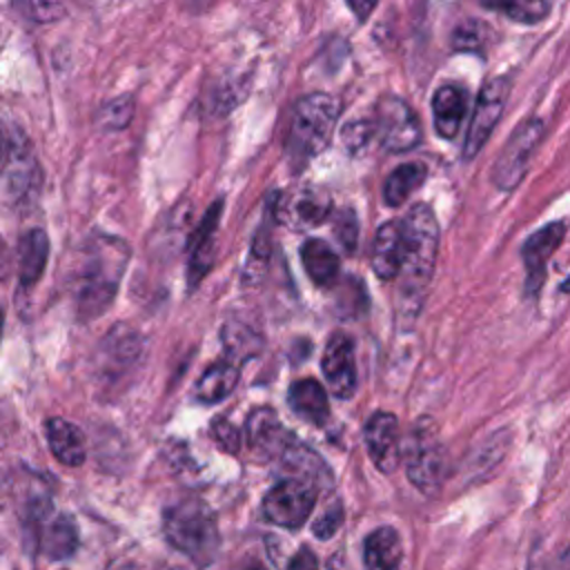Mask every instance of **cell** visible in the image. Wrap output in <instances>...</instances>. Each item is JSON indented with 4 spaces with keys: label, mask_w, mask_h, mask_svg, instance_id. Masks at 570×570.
Instances as JSON below:
<instances>
[{
    "label": "cell",
    "mask_w": 570,
    "mask_h": 570,
    "mask_svg": "<svg viewBox=\"0 0 570 570\" xmlns=\"http://www.w3.org/2000/svg\"><path fill=\"white\" fill-rule=\"evenodd\" d=\"M287 401L294 414L312 425H323L330 419L327 392L314 379H301L292 383Z\"/></svg>",
    "instance_id": "20"
},
{
    "label": "cell",
    "mask_w": 570,
    "mask_h": 570,
    "mask_svg": "<svg viewBox=\"0 0 570 570\" xmlns=\"http://www.w3.org/2000/svg\"><path fill=\"white\" fill-rule=\"evenodd\" d=\"M490 42H492V29L479 20H465L452 33V47L456 51L483 53Z\"/></svg>",
    "instance_id": "27"
},
{
    "label": "cell",
    "mask_w": 570,
    "mask_h": 570,
    "mask_svg": "<svg viewBox=\"0 0 570 570\" xmlns=\"http://www.w3.org/2000/svg\"><path fill=\"white\" fill-rule=\"evenodd\" d=\"M78 548V530L71 517L58 514L51 523H47L42 534V550L51 559H65L73 554Z\"/></svg>",
    "instance_id": "26"
},
{
    "label": "cell",
    "mask_w": 570,
    "mask_h": 570,
    "mask_svg": "<svg viewBox=\"0 0 570 570\" xmlns=\"http://www.w3.org/2000/svg\"><path fill=\"white\" fill-rule=\"evenodd\" d=\"M374 134L392 154H403L421 142V122L414 109L399 96H383L374 107Z\"/></svg>",
    "instance_id": "6"
},
{
    "label": "cell",
    "mask_w": 570,
    "mask_h": 570,
    "mask_svg": "<svg viewBox=\"0 0 570 570\" xmlns=\"http://www.w3.org/2000/svg\"><path fill=\"white\" fill-rule=\"evenodd\" d=\"M45 432H47V441H49V450L51 454L69 468H76L85 461L87 456V448H85V436L80 432V428H76L73 423H69L67 419L53 416L45 423Z\"/></svg>",
    "instance_id": "17"
},
{
    "label": "cell",
    "mask_w": 570,
    "mask_h": 570,
    "mask_svg": "<svg viewBox=\"0 0 570 570\" xmlns=\"http://www.w3.org/2000/svg\"><path fill=\"white\" fill-rule=\"evenodd\" d=\"M4 151H7V142H4V136H2V131H0V163H2V158H4Z\"/></svg>",
    "instance_id": "36"
},
{
    "label": "cell",
    "mask_w": 570,
    "mask_h": 570,
    "mask_svg": "<svg viewBox=\"0 0 570 570\" xmlns=\"http://www.w3.org/2000/svg\"><path fill=\"white\" fill-rule=\"evenodd\" d=\"M2 327H4V312L0 307V338H2Z\"/></svg>",
    "instance_id": "37"
},
{
    "label": "cell",
    "mask_w": 570,
    "mask_h": 570,
    "mask_svg": "<svg viewBox=\"0 0 570 570\" xmlns=\"http://www.w3.org/2000/svg\"><path fill=\"white\" fill-rule=\"evenodd\" d=\"M165 539L187 554L191 561L207 566L218 554V525L207 503L198 499H185L171 505L163 517Z\"/></svg>",
    "instance_id": "3"
},
{
    "label": "cell",
    "mask_w": 570,
    "mask_h": 570,
    "mask_svg": "<svg viewBox=\"0 0 570 570\" xmlns=\"http://www.w3.org/2000/svg\"><path fill=\"white\" fill-rule=\"evenodd\" d=\"M428 174V167L423 163H405V165H399L385 180V187H383V196H385V203L392 205V207H399L407 200V196L421 187L423 178Z\"/></svg>",
    "instance_id": "25"
},
{
    "label": "cell",
    "mask_w": 570,
    "mask_h": 570,
    "mask_svg": "<svg viewBox=\"0 0 570 570\" xmlns=\"http://www.w3.org/2000/svg\"><path fill=\"white\" fill-rule=\"evenodd\" d=\"M220 212H223V200H216L198 223L191 252H189V265H187L189 287H198V283L203 281V276L209 272L214 263V234L218 227Z\"/></svg>",
    "instance_id": "15"
},
{
    "label": "cell",
    "mask_w": 570,
    "mask_h": 570,
    "mask_svg": "<svg viewBox=\"0 0 570 570\" xmlns=\"http://www.w3.org/2000/svg\"><path fill=\"white\" fill-rule=\"evenodd\" d=\"M134 116V100L131 96H118L109 102H105L98 111V125L102 129H125Z\"/></svg>",
    "instance_id": "29"
},
{
    "label": "cell",
    "mask_w": 570,
    "mask_h": 570,
    "mask_svg": "<svg viewBox=\"0 0 570 570\" xmlns=\"http://www.w3.org/2000/svg\"><path fill=\"white\" fill-rule=\"evenodd\" d=\"M365 445L374 465L390 474L401 461L399 419L390 412H376L365 423Z\"/></svg>",
    "instance_id": "12"
},
{
    "label": "cell",
    "mask_w": 570,
    "mask_h": 570,
    "mask_svg": "<svg viewBox=\"0 0 570 570\" xmlns=\"http://www.w3.org/2000/svg\"><path fill=\"white\" fill-rule=\"evenodd\" d=\"M287 570H318V559L309 548H301L287 563Z\"/></svg>",
    "instance_id": "34"
},
{
    "label": "cell",
    "mask_w": 570,
    "mask_h": 570,
    "mask_svg": "<svg viewBox=\"0 0 570 570\" xmlns=\"http://www.w3.org/2000/svg\"><path fill=\"white\" fill-rule=\"evenodd\" d=\"M254 570H258V568H254Z\"/></svg>",
    "instance_id": "38"
},
{
    "label": "cell",
    "mask_w": 570,
    "mask_h": 570,
    "mask_svg": "<svg viewBox=\"0 0 570 570\" xmlns=\"http://www.w3.org/2000/svg\"><path fill=\"white\" fill-rule=\"evenodd\" d=\"M247 441L263 456H281L294 443V436L281 428L272 407H258L247 416Z\"/></svg>",
    "instance_id": "14"
},
{
    "label": "cell",
    "mask_w": 570,
    "mask_h": 570,
    "mask_svg": "<svg viewBox=\"0 0 570 570\" xmlns=\"http://www.w3.org/2000/svg\"><path fill=\"white\" fill-rule=\"evenodd\" d=\"M403 265V229L401 220L383 223L372 243V269L379 278L392 281Z\"/></svg>",
    "instance_id": "16"
},
{
    "label": "cell",
    "mask_w": 570,
    "mask_h": 570,
    "mask_svg": "<svg viewBox=\"0 0 570 570\" xmlns=\"http://www.w3.org/2000/svg\"><path fill=\"white\" fill-rule=\"evenodd\" d=\"M434 129L441 138H454L465 116V91L456 85H441L432 96Z\"/></svg>",
    "instance_id": "19"
},
{
    "label": "cell",
    "mask_w": 570,
    "mask_h": 570,
    "mask_svg": "<svg viewBox=\"0 0 570 570\" xmlns=\"http://www.w3.org/2000/svg\"><path fill=\"white\" fill-rule=\"evenodd\" d=\"M49 258V238L42 229H29L20 238V249H18V278L20 287L29 289L33 287L40 276L45 274Z\"/></svg>",
    "instance_id": "21"
},
{
    "label": "cell",
    "mask_w": 570,
    "mask_h": 570,
    "mask_svg": "<svg viewBox=\"0 0 570 570\" xmlns=\"http://www.w3.org/2000/svg\"><path fill=\"white\" fill-rule=\"evenodd\" d=\"M238 383V367L229 363H216L205 370V374L196 383V399L203 403H220L225 401Z\"/></svg>",
    "instance_id": "24"
},
{
    "label": "cell",
    "mask_w": 570,
    "mask_h": 570,
    "mask_svg": "<svg viewBox=\"0 0 570 570\" xmlns=\"http://www.w3.org/2000/svg\"><path fill=\"white\" fill-rule=\"evenodd\" d=\"M566 236V225L561 220L548 223L539 232H534L523 243V263H525V289L528 294H537L543 283L546 265L550 256L557 252Z\"/></svg>",
    "instance_id": "13"
},
{
    "label": "cell",
    "mask_w": 570,
    "mask_h": 570,
    "mask_svg": "<svg viewBox=\"0 0 570 570\" xmlns=\"http://www.w3.org/2000/svg\"><path fill=\"white\" fill-rule=\"evenodd\" d=\"M316 503V485L305 479L278 481L263 499V514L281 528H301Z\"/></svg>",
    "instance_id": "7"
},
{
    "label": "cell",
    "mask_w": 570,
    "mask_h": 570,
    "mask_svg": "<svg viewBox=\"0 0 570 570\" xmlns=\"http://www.w3.org/2000/svg\"><path fill=\"white\" fill-rule=\"evenodd\" d=\"M325 381L338 399H350L356 390V365H354V343L347 334L334 332L325 345L321 361Z\"/></svg>",
    "instance_id": "11"
},
{
    "label": "cell",
    "mask_w": 570,
    "mask_h": 570,
    "mask_svg": "<svg viewBox=\"0 0 570 570\" xmlns=\"http://www.w3.org/2000/svg\"><path fill=\"white\" fill-rule=\"evenodd\" d=\"M347 7H350V9L356 13V18L363 22V20L367 18V13L374 11L376 2H347Z\"/></svg>",
    "instance_id": "35"
},
{
    "label": "cell",
    "mask_w": 570,
    "mask_h": 570,
    "mask_svg": "<svg viewBox=\"0 0 570 570\" xmlns=\"http://www.w3.org/2000/svg\"><path fill=\"white\" fill-rule=\"evenodd\" d=\"M338 111V100L330 94H309L301 98L294 107L287 136L289 156L305 163L307 158L323 151L334 134Z\"/></svg>",
    "instance_id": "4"
},
{
    "label": "cell",
    "mask_w": 570,
    "mask_h": 570,
    "mask_svg": "<svg viewBox=\"0 0 570 570\" xmlns=\"http://www.w3.org/2000/svg\"><path fill=\"white\" fill-rule=\"evenodd\" d=\"M341 505H334V508H330L316 523H314V534L316 537H321V539H330L336 530H338V525H341Z\"/></svg>",
    "instance_id": "33"
},
{
    "label": "cell",
    "mask_w": 570,
    "mask_h": 570,
    "mask_svg": "<svg viewBox=\"0 0 570 570\" xmlns=\"http://www.w3.org/2000/svg\"><path fill=\"white\" fill-rule=\"evenodd\" d=\"M334 236L341 243V247L352 254L356 249L358 240V220L352 209H341L334 218Z\"/></svg>",
    "instance_id": "30"
},
{
    "label": "cell",
    "mask_w": 570,
    "mask_h": 570,
    "mask_svg": "<svg viewBox=\"0 0 570 570\" xmlns=\"http://www.w3.org/2000/svg\"><path fill=\"white\" fill-rule=\"evenodd\" d=\"M401 559H403V546L394 528L381 525L367 534L363 546L365 570H399Z\"/></svg>",
    "instance_id": "18"
},
{
    "label": "cell",
    "mask_w": 570,
    "mask_h": 570,
    "mask_svg": "<svg viewBox=\"0 0 570 570\" xmlns=\"http://www.w3.org/2000/svg\"><path fill=\"white\" fill-rule=\"evenodd\" d=\"M372 136H374V127H372L370 120H350V122H345V127L341 129V138H343L345 147H347L352 154L361 151V149L370 142Z\"/></svg>",
    "instance_id": "31"
},
{
    "label": "cell",
    "mask_w": 570,
    "mask_h": 570,
    "mask_svg": "<svg viewBox=\"0 0 570 570\" xmlns=\"http://www.w3.org/2000/svg\"><path fill=\"white\" fill-rule=\"evenodd\" d=\"M301 261L314 285L332 287L336 283L341 263L334 249L325 240H318V238L305 240L301 245Z\"/></svg>",
    "instance_id": "22"
},
{
    "label": "cell",
    "mask_w": 570,
    "mask_h": 570,
    "mask_svg": "<svg viewBox=\"0 0 570 570\" xmlns=\"http://www.w3.org/2000/svg\"><path fill=\"white\" fill-rule=\"evenodd\" d=\"M543 136V120L541 118H528L503 145L494 167H492V180L499 189H514L521 178L525 176L530 156L534 154L537 145Z\"/></svg>",
    "instance_id": "8"
},
{
    "label": "cell",
    "mask_w": 570,
    "mask_h": 570,
    "mask_svg": "<svg viewBox=\"0 0 570 570\" xmlns=\"http://www.w3.org/2000/svg\"><path fill=\"white\" fill-rule=\"evenodd\" d=\"M405 465L410 481L423 492L434 494L443 481V448L432 419H419L405 441Z\"/></svg>",
    "instance_id": "5"
},
{
    "label": "cell",
    "mask_w": 570,
    "mask_h": 570,
    "mask_svg": "<svg viewBox=\"0 0 570 570\" xmlns=\"http://www.w3.org/2000/svg\"><path fill=\"white\" fill-rule=\"evenodd\" d=\"M508 89H510L508 78H490L481 87V94H479V100H476V107H474V114H472V120H470V129H468V136H465V142H463V158L465 160H472L483 149V145L488 142L497 120L503 114Z\"/></svg>",
    "instance_id": "10"
},
{
    "label": "cell",
    "mask_w": 570,
    "mask_h": 570,
    "mask_svg": "<svg viewBox=\"0 0 570 570\" xmlns=\"http://www.w3.org/2000/svg\"><path fill=\"white\" fill-rule=\"evenodd\" d=\"M485 9H492V11H501L505 13L510 20H517V22H525V24H532V22H539L548 16L550 11V2H543V0H517V2H485L483 4Z\"/></svg>",
    "instance_id": "28"
},
{
    "label": "cell",
    "mask_w": 570,
    "mask_h": 570,
    "mask_svg": "<svg viewBox=\"0 0 570 570\" xmlns=\"http://www.w3.org/2000/svg\"><path fill=\"white\" fill-rule=\"evenodd\" d=\"M129 261V247L116 236L98 234L87 240L76 269V305L82 318L100 316L114 301Z\"/></svg>",
    "instance_id": "1"
},
{
    "label": "cell",
    "mask_w": 570,
    "mask_h": 570,
    "mask_svg": "<svg viewBox=\"0 0 570 570\" xmlns=\"http://www.w3.org/2000/svg\"><path fill=\"white\" fill-rule=\"evenodd\" d=\"M332 212V198L325 189L314 185H294L276 200V218L287 229L305 232L321 225Z\"/></svg>",
    "instance_id": "9"
},
{
    "label": "cell",
    "mask_w": 570,
    "mask_h": 570,
    "mask_svg": "<svg viewBox=\"0 0 570 570\" xmlns=\"http://www.w3.org/2000/svg\"><path fill=\"white\" fill-rule=\"evenodd\" d=\"M403 229V303L414 316L421 307L425 289L430 285L436 252H439V223L434 212L425 203H416L410 207L407 216L401 220Z\"/></svg>",
    "instance_id": "2"
},
{
    "label": "cell",
    "mask_w": 570,
    "mask_h": 570,
    "mask_svg": "<svg viewBox=\"0 0 570 570\" xmlns=\"http://www.w3.org/2000/svg\"><path fill=\"white\" fill-rule=\"evenodd\" d=\"M223 347L229 356V365L236 367L263 352V336L247 323L227 321L223 327Z\"/></svg>",
    "instance_id": "23"
},
{
    "label": "cell",
    "mask_w": 570,
    "mask_h": 570,
    "mask_svg": "<svg viewBox=\"0 0 570 570\" xmlns=\"http://www.w3.org/2000/svg\"><path fill=\"white\" fill-rule=\"evenodd\" d=\"M212 434L214 439L227 450V452H238L240 448V432L234 423H229L227 419H216L212 423Z\"/></svg>",
    "instance_id": "32"
}]
</instances>
